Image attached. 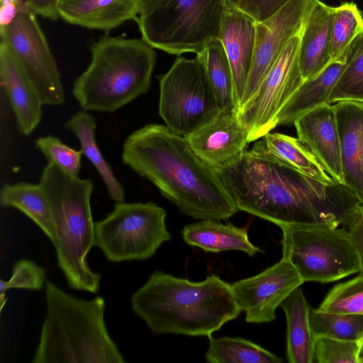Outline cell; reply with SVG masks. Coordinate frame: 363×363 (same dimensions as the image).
I'll return each mask as SVG.
<instances>
[{"instance_id":"obj_40","label":"cell","mask_w":363,"mask_h":363,"mask_svg":"<svg viewBox=\"0 0 363 363\" xmlns=\"http://www.w3.org/2000/svg\"><path fill=\"white\" fill-rule=\"evenodd\" d=\"M0 9V26L8 23L24 6V0H1Z\"/></svg>"},{"instance_id":"obj_20","label":"cell","mask_w":363,"mask_h":363,"mask_svg":"<svg viewBox=\"0 0 363 363\" xmlns=\"http://www.w3.org/2000/svg\"><path fill=\"white\" fill-rule=\"evenodd\" d=\"M335 6L318 0L300 35L298 60L304 81L316 77L332 62L331 26Z\"/></svg>"},{"instance_id":"obj_16","label":"cell","mask_w":363,"mask_h":363,"mask_svg":"<svg viewBox=\"0 0 363 363\" xmlns=\"http://www.w3.org/2000/svg\"><path fill=\"white\" fill-rule=\"evenodd\" d=\"M294 125L298 138L335 182L344 186L340 138L333 104H325L304 113Z\"/></svg>"},{"instance_id":"obj_25","label":"cell","mask_w":363,"mask_h":363,"mask_svg":"<svg viewBox=\"0 0 363 363\" xmlns=\"http://www.w3.org/2000/svg\"><path fill=\"white\" fill-rule=\"evenodd\" d=\"M65 128L72 132L79 140L81 144L80 150L98 172L111 199L116 203L123 202L124 189L98 147L94 118L86 111H79L66 122Z\"/></svg>"},{"instance_id":"obj_12","label":"cell","mask_w":363,"mask_h":363,"mask_svg":"<svg viewBox=\"0 0 363 363\" xmlns=\"http://www.w3.org/2000/svg\"><path fill=\"white\" fill-rule=\"evenodd\" d=\"M300 35L290 40L255 94L237 111L249 143L262 138L278 125L279 111L304 82L298 60Z\"/></svg>"},{"instance_id":"obj_4","label":"cell","mask_w":363,"mask_h":363,"mask_svg":"<svg viewBox=\"0 0 363 363\" xmlns=\"http://www.w3.org/2000/svg\"><path fill=\"white\" fill-rule=\"evenodd\" d=\"M46 314L32 363H124L105 321L101 296L85 300L45 280Z\"/></svg>"},{"instance_id":"obj_39","label":"cell","mask_w":363,"mask_h":363,"mask_svg":"<svg viewBox=\"0 0 363 363\" xmlns=\"http://www.w3.org/2000/svg\"><path fill=\"white\" fill-rule=\"evenodd\" d=\"M60 0H24L26 6L35 15L57 20L60 17L57 6Z\"/></svg>"},{"instance_id":"obj_34","label":"cell","mask_w":363,"mask_h":363,"mask_svg":"<svg viewBox=\"0 0 363 363\" xmlns=\"http://www.w3.org/2000/svg\"><path fill=\"white\" fill-rule=\"evenodd\" d=\"M45 280L44 269L35 262L27 259L16 261L9 280L0 281L1 311L6 301L5 294L7 291L11 289L40 290Z\"/></svg>"},{"instance_id":"obj_7","label":"cell","mask_w":363,"mask_h":363,"mask_svg":"<svg viewBox=\"0 0 363 363\" xmlns=\"http://www.w3.org/2000/svg\"><path fill=\"white\" fill-rule=\"evenodd\" d=\"M225 0H168L136 18L142 38L172 55L199 53L220 36Z\"/></svg>"},{"instance_id":"obj_10","label":"cell","mask_w":363,"mask_h":363,"mask_svg":"<svg viewBox=\"0 0 363 363\" xmlns=\"http://www.w3.org/2000/svg\"><path fill=\"white\" fill-rule=\"evenodd\" d=\"M159 113L166 125L185 138L220 112L205 67L198 57H178L159 77Z\"/></svg>"},{"instance_id":"obj_11","label":"cell","mask_w":363,"mask_h":363,"mask_svg":"<svg viewBox=\"0 0 363 363\" xmlns=\"http://www.w3.org/2000/svg\"><path fill=\"white\" fill-rule=\"evenodd\" d=\"M35 16L25 4L8 23L1 26V43L11 52L43 104L61 105L65 99L61 75Z\"/></svg>"},{"instance_id":"obj_23","label":"cell","mask_w":363,"mask_h":363,"mask_svg":"<svg viewBox=\"0 0 363 363\" xmlns=\"http://www.w3.org/2000/svg\"><path fill=\"white\" fill-rule=\"evenodd\" d=\"M184 242L206 252L238 250L252 257L262 250L249 240L247 230L218 220H203L185 225L181 231Z\"/></svg>"},{"instance_id":"obj_14","label":"cell","mask_w":363,"mask_h":363,"mask_svg":"<svg viewBox=\"0 0 363 363\" xmlns=\"http://www.w3.org/2000/svg\"><path fill=\"white\" fill-rule=\"evenodd\" d=\"M303 283L295 267L282 257L258 274L237 281L231 286L245 320L264 323L276 318L277 308Z\"/></svg>"},{"instance_id":"obj_32","label":"cell","mask_w":363,"mask_h":363,"mask_svg":"<svg viewBox=\"0 0 363 363\" xmlns=\"http://www.w3.org/2000/svg\"><path fill=\"white\" fill-rule=\"evenodd\" d=\"M363 32V15L353 1H345L335 7L331 26V61L345 57V51Z\"/></svg>"},{"instance_id":"obj_5","label":"cell","mask_w":363,"mask_h":363,"mask_svg":"<svg viewBox=\"0 0 363 363\" xmlns=\"http://www.w3.org/2000/svg\"><path fill=\"white\" fill-rule=\"evenodd\" d=\"M39 184L50 206L57 264L68 285L76 290L98 292L101 275L91 270L87 262L88 253L95 245L90 204L92 181L69 174L48 162Z\"/></svg>"},{"instance_id":"obj_24","label":"cell","mask_w":363,"mask_h":363,"mask_svg":"<svg viewBox=\"0 0 363 363\" xmlns=\"http://www.w3.org/2000/svg\"><path fill=\"white\" fill-rule=\"evenodd\" d=\"M280 307L286 318V359L290 363H313L314 337L310 323V308L300 287L293 291Z\"/></svg>"},{"instance_id":"obj_42","label":"cell","mask_w":363,"mask_h":363,"mask_svg":"<svg viewBox=\"0 0 363 363\" xmlns=\"http://www.w3.org/2000/svg\"><path fill=\"white\" fill-rule=\"evenodd\" d=\"M359 353L363 352V337L359 342Z\"/></svg>"},{"instance_id":"obj_30","label":"cell","mask_w":363,"mask_h":363,"mask_svg":"<svg viewBox=\"0 0 363 363\" xmlns=\"http://www.w3.org/2000/svg\"><path fill=\"white\" fill-rule=\"evenodd\" d=\"M346 65L332 91L330 104L363 103V32L345 51Z\"/></svg>"},{"instance_id":"obj_29","label":"cell","mask_w":363,"mask_h":363,"mask_svg":"<svg viewBox=\"0 0 363 363\" xmlns=\"http://www.w3.org/2000/svg\"><path fill=\"white\" fill-rule=\"evenodd\" d=\"M205 359L209 363H280L283 359L260 345L241 337H209Z\"/></svg>"},{"instance_id":"obj_33","label":"cell","mask_w":363,"mask_h":363,"mask_svg":"<svg viewBox=\"0 0 363 363\" xmlns=\"http://www.w3.org/2000/svg\"><path fill=\"white\" fill-rule=\"evenodd\" d=\"M318 309L332 313L363 315V273L335 286Z\"/></svg>"},{"instance_id":"obj_38","label":"cell","mask_w":363,"mask_h":363,"mask_svg":"<svg viewBox=\"0 0 363 363\" xmlns=\"http://www.w3.org/2000/svg\"><path fill=\"white\" fill-rule=\"evenodd\" d=\"M350 236L358 256L360 272L363 273V205H359L347 223Z\"/></svg>"},{"instance_id":"obj_26","label":"cell","mask_w":363,"mask_h":363,"mask_svg":"<svg viewBox=\"0 0 363 363\" xmlns=\"http://www.w3.org/2000/svg\"><path fill=\"white\" fill-rule=\"evenodd\" d=\"M3 206L17 208L30 218L52 242L55 229L50 206L41 186L26 182L5 184L1 189Z\"/></svg>"},{"instance_id":"obj_6","label":"cell","mask_w":363,"mask_h":363,"mask_svg":"<svg viewBox=\"0 0 363 363\" xmlns=\"http://www.w3.org/2000/svg\"><path fill=\"white\" fill-rule=\"evenodd\" d=\"M145 40L104 36L91 47V60L72 94L84 111L114 112L145 94L156 53Z\"/></svg>"},{"instance_id":"obj_43","label":"cell","mask_w":363,"mask_h":363,"mask_svg":"<svg viewBox=\"0 0 363 363\" xmlns=\"http://www.w3.org/2000/svg\"><path fill=\"white\" fill-rule=\"evenodd\" d=\"M358 362L363 363V352L359 354Z\"/></svg>"},{"instance_id":"obj_28","label":"cell","mask_w":363,"mask_h":363,"mask_svg":"<svg viewBox=\"0 0 363 363\" xmlns=\"http://www.w3.org/2000/svg\"><path fill=\"white\" fill-rule=\"evenodd\" d=\"M196 57L202 62L220 111L235 110L231 67L222 43H209Z\"/></svg>"},{"instance_id":"obj_36","label":"cell","mask_w":363,"mask_h":363,"mask_svg":"<svg viewBox=\"0 0 363 363\" xmlns=\"http://www.w3.org/2000/svg\"><path fill=\"white\" fill-rule=\"evenodd\" d=\"M359 345L325 337L314 338L315 362L318 363H359Z\"/></svg>"},{"instance_id":"obj_45","label":"cell","mask_w":363,"mask_h":363,"mask_svg":"<svg viewBox=\"0 0 363 363\" xmlns=\"http://www.w3.org/2000/svg\"><path fill=\"white\" fill-rule=\"evenodd\" d=\"M0 1H1V0H0Z\"/></svg>"},{"instance_id":"obj_35","label":"cell","mask_w":363,"mask_h":363,"mask_svg":"<svg viewBox=\"0 0 363 363\" xmlns=\"http://www.w3.org/2000/svg\"><path fill=\"white\" fill-rule=\"evenodd\" d=\"M37 147L47 158L67 173L78 176L82 152L76 150L52 135L40 137L35 140Z\"/></svg>"},{"instance_id":"obj_27","label":"cell","mask_w":363,"mask_h":363,"mask_svg":"<svg viewBox=\"0 0 363 363\" xmlns=\"http://www.w3.org/2000/svg\"><path fill=\"white\" fill-rule=\"evenodd\" d=\"M262 138L272 154L300 173L327 186L337 185L298 138L270 132Z\"/></svg>"},{"instance_id":"obj_44","label":"cell","mask_w":363,"mask_h":363,"mask_svg":"<svg viewBox=\"0 0 363 363\" xmlns=\"http://www.w3.org/2000/svg\"><path fill=\"white\" fill-rule=\"evenodd\" d=\"M60 1H78V0H60Z\"/></svg>"},{"instance_id":"obj_2","label":"cell","mask_w":363,"mask_h":363,"mask_svg":"<svg viewBox=\"0 0 363 363\" xmlns=\"http://www.w3.org/2000/svg\"><path fill=\"white\" fill-rule=\"evenodd\" d=\"M122 160L194 218L227 220L239 211L218 172L166 125L147 124L130 134Z\"/></svg>"},{"instance_id":"obj_15","label":"cell","mask_w":363,"mask_h":363,"mask_svg":"<svg viewBox=\"0 0 363 363\" xmlns=\"http://www.w3.org/2000/svg\"><path fill=\"white\" fill-rule=\"evenodd\" d=\"M186 138L196 153L216 171L238 160L249 143L248 132L235 110L220 111Z\"/></svg>"},{"instance_id":"obj_1","label":"cell","mask_w":363,"mask_h":363,"mask_svg":"<svg viewBox=\"0 0 363 363\" xmlns=\"http://www.w3.org/2000/svg\"><path fill=\"white\" fill-rule=\"evenodd\" d=\"M217 172L239 211L278 226L347 225L360 205L350 192H336L277 158L263 139Z\"/></svg>"},{"instance_id":"obj_13","label":"cell","mask_w":363,"mask_h":363,"mask_svg":"<svg viewBox=\"0 0 363 363\" xmlns=\"http://www.w3.org/2000/svg\"><path fill=\"white\" fill-rule=\"evenodd\" d=\"M317 1L290 0L269 18L255 23L252 64L238 110L255 94L290 40L301 32Z\"/></svg>"},{"instance_id":"obj_31","label":"cell","mask_w":363,"mask_h":363,"mask_svg":"<svg viewBox=\"0 0 363 363\" xmlns=\"http://www.w3.org/2000/svg\"><path fill=\"white\" fill-rule=\"evenodd\" d=\"M310 323L314 338L359 342L363 337V315L332 313L311 307Z\"/></svg>"},{"instance_id":"obj_22","label":"cell","mask_w":363,"mask_h":363,"mask_svg":"<svg viewBox=\"0 0 363 363\" xmlns=\"http://www.w3.org/2000/svg\"><path fill=\"white\" fill-rule=\"evenodd\" d=\"M345 65L346 58L335 60L316 77L304 81L281 108L277 124H294L304 113L330 104L332 91Z\"/></svg>"},{"instance_id":"obj_8","label":"cell","mask_w":363,"mask_h":363,"mask_svg":"<svg viewBox=\"0 0 363 363\" xmlns=\"http://www.w3.org/2000/svg\"><path fill=\"white\" fill-rule=\"evenodd\" d=\"M282 257L304 282L327 283L359 273L348 230L328 225H282Z\"/></svg>"},{"instance_id":"obj_41","label":"cell","mask_w":363,"mask_h":363,"mask_svg":"<svg viewBox=\"0 0 363 363\" xmlns=\"http://www.w3.org/2000/svg\"><path fill=\"white\" fill-rule=\"evenodd\" d=\"M167 1L168 0H140L138 16L150 13Z\"/></svg>"},{"instance_id":"obj_19","label":"cell","mask_w":363,"mask_h":363,"mask_svg":"<svg viewBox=\"0 0 363 363\" xmlns=\"http://www.w3.org/2000/svg\"><path fill=\"white\" fill-rule=\"evenodd\" d=\"M0 79L20 133L24 135L31 134L41 121L43 104L11 52L1 43Z\"/></svg>"},{"instance_id":"obj_37","label":"cell","mask_w":363,"mask_h":363,"mask_svg":"<svg viewBox=\"0 0 363 363\" xmlns=\"http://www.w3.org/2000/svg\"><path fill=\"white\" fill-rule=\"evenodd\" d=\"M290 0H225L227 8L261 23L281 10Z\"/></svg>"},{"instance_id":"obj_17","label":"cell","mask_w":363,"mask_h":363,"mask_svg":"<svg viewBox=\"0 0 363 363\" xmlns=\"http://www.w3.org/2000/svg\"><path fill=\"white\" fill-rule=\"evenodd\" d=\"M336 113L345 187L363 205V103L333 104Z\"/></svg>"},{"instance_id":"obj_9","label":"cell","mask_w":363,"mask_h":363,"mask_svg":"<svg viewBox=\"0 0 363 363\" xmlns=\"http://www.w3.org/2000/svg\"><path fill=\"white\" fill-rule=\"evenodd\" d=\"M166 211L153 202L116 203L95 223V245L113 262L145 260L171 239Z\"/></svg>"},{"instance_id":"obj_21","label":"cell","mask_w":363,"mask_h":363,"mask_svg":"<svg viewBox=\"0 0 363 363\" xmlns=\"http://www.w3.org/2000/svg\"><path fill=\"white\" fill-rule=\"evenodd\" d=\"M140 0L60 1L57 11L66 22L89 29L108 31L136 20Z\"/></svg>"},{"instance_id":"obj_3","label":"cell","mask_w":363,"mask_h":363,"mask_svg":"<svg viewBox=\"0 0 363 363\" xmlns=\"http://www.w3.org/2000/svg\"><path fill=\"white\" fill-rule=\"evenodd\" d=\"M130 303L134 313L158 335L209 337L242 311L231 284L214 274L194 282L155 271Z\"/></svg>"},{"instance_id":"obj_18","label":"cell","mask_w":363,"mask_h":363,"mask_svg":"<svg viewBox=\"0 0 363 363\" xmlns=\"http://www.w3.org/2000/svg\"><path fill=\"white\" fill-rule=\"evenodd\" d=\"M233 78L237 111L250 72L255 46V22L229 8L224 13L220 36Z\"/></svg>"}]
</instances>
